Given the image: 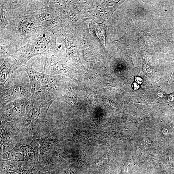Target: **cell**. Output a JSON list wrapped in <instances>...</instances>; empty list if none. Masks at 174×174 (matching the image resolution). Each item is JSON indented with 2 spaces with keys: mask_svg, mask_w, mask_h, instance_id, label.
<instances>
[{
  "mask_svg": "<svg viewBox=\"0 0 174 174\" xmlns=\"http://www.w3.org/2000/svg\"><path fill=\"white\" fill-rule=\"evenodd\" d=\"M9 24L1 32V47L6 50L23 47L46 29L38 17L37 1H1Z\"/></svg>",
  "mask_w": 174,
  "mask_h": 174,
  "instance_id": "cell-1",
  "label": "cell"
},
{
  "mask_svg": "<svg viewBox=\"0 0 174 174\" xmlns=\"http://www.w3.org/2000/svg\"><path fill=\"white\" fill-rule=\"evenodd\" d=\"M27 73L31 86V102L41 104L53 103L58 98L59 82L56 76L39 72L32 66L20 64Z\"/></svg>",
  "mask_w": 174,
  "mask_h": 174,
  "instance_id": "cell-2",
  "label": "cell"
},
{
  "mask_svg": "<svg viewBox=\"0 0 174 174\" xmlns=\"http://www.w3.org/2000/svg\"><path fill=\"white\" fill-rule=\"evenodd\" d=\"M56 36L52 29H47L39 37L18 49L6 50L1 47V53L9 55L20 64L27 65L31 58L58 51Z\"/></svg>",
  "mask_w": 174,
  "mask_h": 174,
  "instance_id": "cell-3",
  "label": "cell"
},
{
  "mask_svg": "<svg viewBox=\"0 0 174 174\" xmlns=\"http://www.w3.org/2000/svg\"><path fill=\"white\" fill-rule=\"evenodd\" d=\"M52 103L40 105L28 104L25 115L15 122L23 136H32L34 139L41 130L48 125L46 116Z\"/></svg>",
  "mask_w": 174,
  "mask_h": 174,
  "instance_id": "cell-4",
  "label": "cell"
},
{
  "mask_svg": "<svg viewBox=\"0 0 174 174\" xmlns=\"http://www.w3.org/2000/svg\"><path fill=\"white\" fill-rule=\"evenodd\" d=\"M40 146L37 139L33 140L28 145H17L9 151L1 154V161L34 162L38 161L40 155Z\"/></svg>",
  "mask_w": 174,
  "mask_h": 174,
  "instance_id": "cell-5",
  "label": "cell"
},
{
  "mask_svg": "<svg viewBox=\"0 0 174 174\" xmlns=\"http://www.w3.org/2000/svg\"><path fill=\"white\" fill-rule=\"evenodd\" d=\"M31 89L30 84L15 78L13 76L1 90V107L17 99L31 97Z\"/></svg>",
  "mask_w": 174,
  "mask_h": 174,
  "instance_id": "cell-6",
  "label": "cell"
},
{
  "mask_svg": "<svg viewBox=\"0 0 174 174\" xmlns=\"http://www.w3.org/2000/svg\"><path fill=\"white\" fill-rule=\"evenodd\" d=\"M1 154H2L18 145L23 136L15 122L1 119Z\"/></svg>",
  "mask_w": 174,
  "mask_h": 174,
  "instance_id": "cell-7",
  "label": "cell"
},
{
  "mask_svg": "<svg viewBox=\"0 0 174 174\" xmlns=\"http://www.w3.org/2000/svg\"><path fill=\"white\" fill-rule=\"evenodd\" d=\"M31 97L22 98L1 107V119L9 122L17 121L25 115Z\"/></svg>",
  "mask_w": 174,
  "mask_h": 174,
  "instance_id": "cell-8",
  "label": "cell"
},
{
  "mask_svg": "<svg viewBox=\"0 0 174 174\" xmlns=\"http://www.w3.org/2000/svg\"><path fill=\"white\" fill-rule=\"evenodd\" d=\"M58 51L41 56L44 66L43 73L53 76L59 73L66 74L68 72V69L61 60Z\"/></svg>",
  "mask_w": 174,
  "mask_h": 174,
  "instance_id": "cell-9",
  "label": "cell"
},
{
  "mask_svg": "<svg viewBox=\"0 0 174 174\" xmlns=\"http://www.w3.org/2000/svg\"><path fill=\"white\" fill-rule=\"evenodd\" d=\"M20 66V63L15 60L6 54L1 53V90L13 77L14 72Z\"/></svg>",
  "mask_w": 174,
  "mask_h": 174,
  "instance_id": "cell-10",
  "label": "cell"
},
{
  "mask_svg": "<svg viewBox=\"0 0 174 174\" xmlns=\"http://www.w3.org/2000/svg\"><path fill=\"white\" fill-rule=\"evenodd\" d=\"M8 166V170L16 172L19 174H30V170L25 164L19 163L14 164V162Z\"/></svg>",
  "mask_w": 174,
  "mask_h": 174,
  "instance_id": "cell-11",
  "label": "cell"
},
{
  "mask_svg": "<svg viewBox=\"0 0 174 174\" xmlns=\"http://www.w3.org/2000/svg\"><path fill=\"white\" fill-rule=\"evenodd\" d=\"M0 29L2 32L9 25V22L6 17V12L2 3L0 2Z\"/></svg>",
  "mask_w": 174,
  "mask_h": 174,
  "instance_id": "cell-12",
  "label": "cell"
},
{
  "mask_svg": "<svg viewBox=\"0 0 174 174\" xmlns=\"http://www.w3.org/2000/svg\"><path fill=\"white\" fill-rule=\"evenodd\" d=\"M106 100L107 101V103H108V104H109L110 105L112 106H113V107H116V104H115V103H114V102L110 100H107V99H106Z\"/></svg>",
  "mask_w": 174,
  "mask_h": 174,
  "instance_id": "cell-13",
  "label": "cell"
},
{
  "mask_svg": "<svg viewBox=\"0 0 174 174\" xmlns=\"http://www.w3.org/2000/svg\"><path fill=\"white\" fill-rule=\"evenodd\" d=\"M135 80L138 83L141 84L143 82L142 79L140 77H136L135 78Z\"/></svg>",
  "mask_w": 174,
  "mask_h": 174,
  "instance_id": "cell-14",
  "label": "cell"
},
{
  "mask_svg": "<svg viewBox=\"0 0 174 174\" xmlns=\"http://www.w3.org/2000/svg\"><path fill=\"white\" fill-rule=\"evenodd\" d=\"M168 101H174V93L171 94L170 96H169Z\"/></svg>",
  "mask_w": 174,
  "mask_h": 174,
  "instance_id": "cell-15",
  "label": "cell"
},
{
  "mask_svg": "<svg viewBox=\"0 0 174 174\" xmlns=\"http://www.w3.org/2000/svg\"><path fill=\"white\" fill-rule=\"evenodd\" d=\"M72 172L71 170L69 169H68L65 170V171H64V172H63L62 174H72Z\"/></svg>",
  "mask_w": 174,
  "mask_h": 174,
  "instance_id": "cell-16",
  "label": "cell"
},
{
  "mask_svg": "<svg viewBox=\"0 0 174 174\" xmlns=\"http://www.w3.org/2000/svg\"><path fill=\"white\" fill-rule=\"evenodd\" d=\"M133 87L134 90H137L139 88V85H137L136 83H134L133 84Z\"/></svg>",
  "mask_w": 174,
  "mask_h": 174,
  "instance_id": "cell-17",
  "label": "cell"
},
{
  "mask_svg": "<svg viewBox=\"0 0 174 174\" xmlns=\"http://www.w3.org/2000/svg\"><path fill=\"white\" fill-rule=\"evenodd\" d=\"M157 94L160 97L163 98L164 97V94L161 92H158L157 93Z\"/></svg>",
  "mask_w": 174,
  "mask_h": 174,
  "instance_id": "cell-18",
  "label": "cell"
},
{
  "mask_svg": "<svg viewBox=\"0 0 174 174\" xmlns=\"http://www.w3.org/2000/svg\"><path fill=\"white\" fill-rule=\"evenodd\" d=\"M6 174H19L18 173H16V172H11V171H8L6 172Z\"/></svg>",
  "mask_w": 174,
  "mask_h": 174,
  "instance_id": "cell-19",
  "label": "cell"
}]
</instances>
